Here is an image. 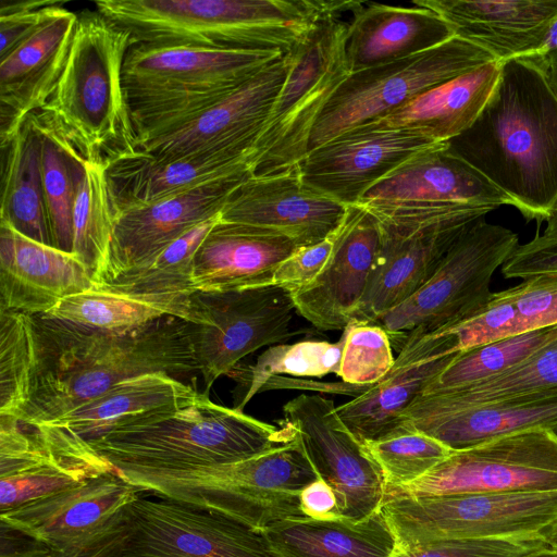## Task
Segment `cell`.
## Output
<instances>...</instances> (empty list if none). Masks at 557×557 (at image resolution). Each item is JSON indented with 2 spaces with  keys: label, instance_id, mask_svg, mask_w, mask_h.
<instances>
[{
  "label": "cell",
  "instance_id": "obj_36",
  "mask_svg": "<svg viewBox=\"0 0 557 557\" xmlns=\"http://www.w3.org/2000/svg\"><path fill=\"white\" fill-rule=\"evenodd\" d=\"M189 296L138 295L95 286L63 298L46 314L94 330L125 333L166 315L188 322Z\"/></svg>",
  "mask_w": 557,
  "mask_h": 557
},
{
  "label": "cell",
  "instance_id": "obj_4",
  "mask_svg": "<svg viewBox=\"0 0 557 557\" xmlns=\"http://www.w3.org/2000/svg\"><path fill=\"white\" fill-rule=\"evenodd\" d=\"M218 405L201 393L188 404L131 416L89 442L114 469H182L228 465L288 441L294 430Z\"/></svg>",
  "mask_w": 557,
  "mask_h": 557
},
{
  "label": "cell",
  "instance_id": "obj_41",
  "mask_svg": "<svg viewBox=\"0 0 557 557\" xmlns=\"http://www.w3.org/2000/svg\"><path fill=\"white\" fill-rule=\"evenodd\" d=\"M219 219L220 214L197 224L148 263L96 286L138 295H191L195 255Z\"/></svg>",
  "mask_w": 557,
  "mask_h": 557
},
{
  "label": "cell",
  "instance_id": "obj_45",
  "mask_svg": "<svg viewBox=\"0 0 557 557\" xmlns=\"http://www.w3.org/2000/svg\"><path fill=\"white\" fill-rule=\"evenodd\" d=\"M35 364L33 315L0 310V414L17 417L26 405Z\"/></svg>",
  "mask_w": 557,
  "mask_h": 557
},
{
  "label": "cell",
  "instance_id": "obj_8",
  "mask_svg": "<svg viewBox=\"0 0 557 557\" xmlns=\"http://www.w3.org/2000/svg\"><path fill=\"white\" fill-rule=\"evenodd\" d=\"M49 557H280L265 536L225 516L138 495L77 545Z\"/></svg>",
  "mask_w": 557,
  "mask_h": 557
},
{
  "label": "cell",
  "instance_id": "obj_57",
  "mask_svg": "<svg viewBox=\"0 0 557 557\" xmlns=\"http://www.w3.org/2000/svg\"><path fill=\"white\" fill-rule=\"evenodd\" d=\"M546 75H547V78L550 83V85L553 86L554 90L556 91L557 94V65L556 66H553L550 67L547 72H546Z\"/></svg>",
  "mask_w": 557,
  "mask_h": 557
},
{
  "label": "cell",
  "instance_id": "obj_35",
  "mask_svg": "<svg viewBox=\"0 0 557 557\" xmlns=\"http://www.w3.org/2000/svg\"><path fill=\"white\" fill-rule=\"evenodd\" d=\"M456 354L393 369L366 393L336 407L346 428L363 445L405 432L403 414Z\"/></svg>",
  "mask_w": 557,
  "mask_h": 557
},
{
  "label": "cell",
  "instance_id": "obj_32",
  "mask_svg": "<svg viewBox=\"0 0 557 557\" xmlns=\"http://www.w3.org/2000/svg\"><path fill=\"white\" fill-rule=\"evenodd\" d=\"M200 394L177 377L148 373L120 382L60 418L35 426L66 440L89 443L131 416L188 404Z\"/></svg>",
  "mask_w": 557,
  "mask_h": 557
},
{
  "label": "cell",
  "instance_id": "obj_2",
  "mask_svg": "<svg viewBox=\"0 0 557 557\" xmlns=\"http://www.w3.org/2000/svg\"><path fill=\"white\" fill-rule=\"evenodd\" d=\"M447 144L528 221L550 216L557 205V94L545 72L522 59L503 62L476 119Z\"/></svg>",
  "mask_w": 557,
  "mask_h": 557
},
{
  "label": "cell",
  "instance_id": "obj_40",
  "mask_svg": "<svg viewBox=\"0 0 557 557\" xmlns=\"http://www.w3.org/2000/svg\"><path fill=\"white\" fill-rule=\"evenodd\" d=\"M426 395L449 405L522 403L557 395V329L528 358L482 383Z\"/></svg>",
  "mask_w": 557,
  "mask_h": 557
},
{
  "label": "cell",
  "instance_id": "obj_29",
  "mask_svg": "<svg viewBox=\"0 0 557 557\" xmlns=\"http://www.w3.org/2000/svg\"><path fill=\"white\" fill-rule=\"evenodd\" d=\"M351 13L346 42L350 73L406 59L455 36L443 17L423 7L356 1Z\"/></svg>",
  "mask_w": 557,
  "mask_h": 557
},
{
  "label": "cell",
  "instance_id": "obj_27",
  "mask_svg": "<svg viewBox=\"0 0 557 557\" xmlns=\"http://www.w3.org/2000/svg\"><path fill=\"white\" fill-rule=\"evenodd\" d=\"M404 431L414 430L451 450L530 429H557V395L522 403L456 406L420 394L403 414Z\"/></svg>",
  "mask_w": 557,
  "mask_h": 557
},
{
  "label": "cell",
  "instance_id": "obj_44",
  "mask_svg": "<svg viewBox=\"0 0 557 557\" xmlns=\"http://www.w3.org/2000/svg\"><path fill=\"white\" fill-rule=\"evenodd\" d=\"M344 341L343 334L335 343L306 339L295 344L270 346L253 364L234 370L228 374L234 375L245 387L242 400L235 408L243 410L272 376L322 377L330 373L337 374Z\"/></svg>",
  "mask_w": 557,
  "mask_h": 557
},
{
  "label": "cell",
  "instance_id": "obj_7",
  "mask_svg": "<svg viewBox=\"0 0 557 557\" xmlns=\"http://www.w3.org/2000/svg\"><path fill=\"white\" fill-rule=\"evenodd\" d=\"M282 55L134 44L124 61L123 83L137 144L212 107Z\"/></svg>",
  "mask_w": 557,
  "mask_h": 557
},
{
  "label": "cell",
  "instance_id": "obj_25",
  "mask_svg": "<svg viewBox=\"0 0 557 557\" xmlns=\"http://www.w3.org/2000/svg\"><path fill=\"white\" fill-rule=\"evenodd\" d=\"M500 63L529 55L557 17V0H414Z\"/></svg>",
  "mask_w": 557,
  "mask_h": 557
},
{
  "label": "cell",
  "instance_id": "obj_24",
  "mask_svg": "<svg viewBox=\"0 0 557 557\" xmlns=\"http://www.w3.org/2000/svg\"><path fill=\"white\" fill-rule=\"evenodd\" d=\"M486 215L470 214L412 233H397L381 226L380 251L351 321L372 323L412 297L432 277L460 234Z\"/></svg>",
  "mask_w": 557,
  "mask_h": 557
},
{
  "label": "cell",
  "instance_id": "obj_17",
  "mask_svg": "<svg viewBox=\"0 0 557 557\" xmlns=\"http://www.w3.org/2000/svg\"><path fill=\"white\" fill-rule=\"evenodd\" d=\"M435 144L408 129L366 123L309 150L297 172L312 189L355 206L386 175Z\"/></svg>",
  "mask_w": 557,
  "mask_h": 557
},
{
  "label": "cell",
  "instance_id": "obj_39",
  "mask_svg": "<svg viewBox=\"0 0 557 557\" xmlns=\"http://www.w3.org/2000/svg\"><path fill=\"white\" fill-rule=\"evenodd\" d=\"M473 325L482 343L557 325V275L528 278L493 293Z\"/></svg>",
  "mask_w": 557,
  "mask_h": 557
},
{
  "label": "cell",
  "instance_id": "obj_21",
  "mask_svg": "<svg viewBox=\"0 0 557 557\" xmlns=\"http://www.w3.org/2000/svg\"><path fill=\"white\" fill-rule=\"evenodd\" d=\"M54 5L40 26L0 57V141L9 143L52 95L63 71L78 14Z\"/></svg>",
  "mask_w": 557,
  "mask_h": 557
},
{
  "label": "cell",
  "instance_id": "obj_30",
  "mask_svg": "<svg viewBox=\"0 0 557 557\" xmlns=\"http://www.w3.org/2000/svg\"><path fill=\"white\" fill-rule=\"evenodd\" d=\"M249 160V156L220 150L158 161L136 151L106 163V171L119 212L250 169Z\"/></svg>",
  "mask_w": 557,
  "mask_h": 557
},
{
  "label": "cell",
  "instance_id": "obj_11",
  "mask_svg": "<svg viewBox=\"0 0 557 557\" xmlns=\"http://www.w3.org/2000/svg\"><path fill=\"white\" fill-rule=\"evenodd\" d=\"M398 549L445 540L549 534L557 491L386 496L381 507Z\"/></svg>",
  "mask_w": 557,
  "mask_h": 557
},
{
  "label": "cell",
  "instance_id": "obj_28",
  "mask_svg": "<svg viewBox=\"0 0 557 557\" xmlns=\"http://www.w3.org/2000/svg\"><path fill=\"white\" fill-rule=\"evenodd\" d=\"M297 248L282 233L219 219L195 255V290L224 292L272 285L277 267Z\"/></svg>",
  "mask_w": 557,
  "mask_h": 557
},
{
  "label": "cell",
  "instance_id": "obj_20",
  "mask_svg": "<svg viewBox=\"0 0 557 557\" xmlns=\"http://www.w3.org/2000/svg\"><path fill=\"white\" fill-rule=\"evenodd\" d=\"M347 209L307 186L296 169L278 175L250 176L231 195L220 220L282 233L300 248L332 235Z\"/></svg>",
  "mask_w": 557,
  "mask_h": 557
},
{
  "label": "cell",
  "instance_id": "obj_14",
  "mask_svg": "<svg viewBox=\"0 0 557 557\" xmlns=\"http://www.w3.org/2000/svg\"><path fill=\"white\" fill-rule=\"evenodd\" d=\"M557 491V433L547 428L512 432L453 450L414 482L386 496Z\"/></svg>",
  "mask_w": 557,
  "mask_h": 557
},
{
  "label": "cell",
  "instance_id": "obj_3",
  "mask_svg": "<svg viewBox=\"0 0 557 557\" xmlns=\"http://www.w3.org/2000/svg\"><path fill=\"white\" fill-rule=\"evenodd\" d=\"M325 0H100L96 10L135 44L287 54L325 13Z\"/></svg>",
  "mask_w": 557,
  "mask_h": 557
},
{
  "label": "cell",
  "instance_id": "obj_50",
  "mask_svg": "<svg viewBox=\"0 0 557 557\" xmlns=\"http://www.w3.org/2000/svg\"><path fill=\"white\" fill-rule=\"evenodd\" d=\"M58 0L2 2L0 7V57L30 36Z\"/></svg>",
  "mask_w": 557,
  "mask_h": 557
},
{
  "label": "cell",
  "instance_id": "obj_16",
  "mask_svg": "<svg viewBox=\"0 0 557 557\" xmlns=\"http://www.w3.org/2000/svg\"><path fill=\"white\" fill-rule=\"evenodd\" d=\"M288 65V55L280 57L212 107L137 144L136 151L158 161L220 150L251 157Z\"/></svg>",
  "mask_w": 557,
  "mask_h": 557
},
{
  "label": "cell",
  "instance_id": "obj_5",
  "mask_svg": "<svg viewBox=\"0 0 557 557\" xmlns=\"http://www.w3.org/2000/svg\"><path fill=\"white\" fill-rule=\"evenodd\" d=\"M115 470L140 492L225 516L260 533L276 522L306 517L300 494L319 479L296 432L285 443L235 463Z\"/></svg>",
  "mask_w": 557,
  "mask_h": 557
},
{
  "label": "cell",
  "instance_id": "obj_31",
  "mask_svg": "<svg viewBox=\"0 0 557 557\" xmlns=\"http://www.w3.org/2000/svg\"><path fill=\"white\" fill-rule=\"evenodd\" d=\"M502 63L492 61L440 84L389 114L369 122L408 129L433 143H446L465 132L491 97Z\"/></svg>",
  "mask_w": 557,
  "mask_h": 557
},
{
  "label": "cell",
  "instance_id": "obj_37",
  "mask_svg": "<svg viewBox=\"0 0 557 557\" xmlns=\"http://www.w3.org/2000/svg\"><path fill=\"white\" fill-rule=\"evenodd\" d=\"M40 437L44 446L37 459L14 474L0 476V513L81 486L115 470L91 446L69 448Z\"/></svg>",
  "mask_w": 557,
  "mask_h": 557
},
{
  "label": "cell",
  "instance_id": "obj_15",
  "mask_svg": "<svg viewBox=\"0 0 557 557\" xmlns=\"http://www.w3.org/2000/svg\"><path fill=\"white\" fill-rule=\"evenodd\" d=\"M283 416L318 476L334 491L341 518L361 521L381 509L386 495L382 470L342 422L332 399L301 394L284 405Z\"/></svg>",
  "mask_w": 557,
  "mask_h": 557
},
{
  "label": "cell",
  "instance_id": "obj_49",
  "mask_svg": "<svg viewBox=\"0 0 557 557\" xmlns=\"http://www.w3.org/2000/svg\"><path fill=\"white\" fill-rule=\"evenodd\" d=\"M335 232L315 245L297 248L277 267L271 284L295 294L312 283L333 252Z\"/></svg>",
  "mask_w": 557,
  "mask_h": 557
},
{
  "label": "cell",
  "instance_id": "obj_58",
  "mask_svg": "<svg viewBox=\"0 0 557 557\" xmlns=\"http://www.w3.org/2000/svg\"><path fill=\"white\" fill-rule=\"evenodd\" d=\"M548 541L552 547L557 548V528L549 534Z\"/></svg>",
  "mask_w": 557,
  "mask_h": 557
},
{
  "label": "cell",
  "instance_id": "obj_43",
  "mask_svg": "<svg viewBox=\"0 0 557 557\" xmlns=\"http://www.w3.org/2000/svg\"><path fill=\"white\" fill-rule=\"evenodd\" d=\"M556 329L557 325L527 331L458 352L422 394L460 389L497 376L528 358Z\"/></svg>",
  "mask_w": 557,
  "mask_h": 557
},
{
  "label": "cell",
  "instance_id": "obj_19",
  "mask_svg": "<svg viewBox=\"0 0 557 557\" xmlns=\"http://www.w3.org/2000/svg\"><path fill=\"white\" fill-rule=\"evenodd\" d=\"M381 243L375 216L361 205L349 206L324 269L292 294L297 313L320 331H344L367 290Z\"/></svg>",
  "mask_w": 557,
  "mask_h": 557
},
{
  "label": "cell",
  "instance_id": "obj_52",
  "mask_svg": "<svg viewBox=\"0 0 557 557\" xmlns=\"http://www.w3.org/2000/svg\"><path fill=\"white\" fill-rule=\"evenodd\" d=\"M300 508L306 517L313 519L332 520L341 518L334 491L320 478L302 490Z\"/></svg>",
  "mask_w": 557,
  "mask_h": 557
},
{
  "label": "cell",
  "instance_id": "obj_1",
  "mask_svg": "<svg viewBox=\"0 0 557 557\" xmlns=\"http://www.w3.org/2000/svg\"><path fill=\"white\" fill-rule=\"evenodd\" d=\"M35 364L29 398L16 417L25 425L51 422L127 379L199 372L189 323L166 315L125 333L94 330L32 314Z\"/></svg>",
  "mask_w": 557,
  "mask_h": 557
},
{
  "label": "cell",
  "instance_id": "obj_22",
  "mask_svg": "<svg viewBox=\"0 0 557 557\" xmlns=\"http://www.w3.org/2000/svg\"><path fill=\"white\" fill-rule=\"evenodd\" d=\"M139 493L114 470L2 512L0 523L32 539L39 547L37 557H49L81 543Z\"/></svg>",
  "mask_w": 557,
  "mask_h": 557
},
{
  "label": "cell",
  "instance_id": "obj_48",
  "mask_svg": "<svg viewBox=\"0 0 557 557\" xmlns=\"http://www.w3.org/2000/svg\"><path fill=\"white\" fill-rule=\"evenodd\" d=\"M546 535L445 540L397 549L394 557H523L549 547Z\"/></svg>",
  "mask_w": 557,
  "mask_h": 557
},
{
  "label": "cell",
  "instance_id": "obj_47",
  "mask_svg": "<svg viewBox=\"0 0 557 557\" xmlns=\"http://www.w3.org/2000/svg\"><path fill=\"white\" fill-rule=\"evenodd\" d=\"M344 347L337 375L354 385H371L394 368L388 334L373 323L350 321L344 330Z\"/></svg>",
  "mask_w": 557,
  "mask_h": 557
},
{
  "label": "cell",
  "instance_id": "obj_13",
  "mask_svg": "<svg viewBox=\"0 0 557 557\" xmlns=\"http://www.w3.org/2000/svg\"><path fill=\"white\" fill-rule=\"evenodd\" d=\"M297 313L292 294L276 285L189 296V336L205 393L261 347L284 344Z\"/></svg>",
  "mask_w": 557,
  "mask_h": 557
},
{
  "label": "cell",
  "instance_id": "obj_55",
  "mask_svg": "<svg viewBox=\"0 0 557 557\" xmlns=\"http://www.w3.org/2000/svg\"><path fill=\"white\" fill-rule=\"evenodd\" d=\"M540 236L544 239L557 240V205L550 216L546 220V227Z\"/></svg>",
  "mask_w": 557,
  "mask_h": 557
},
{
  "label": "cell",
  "instance_id": "obj_51",
  "mask_svg": "<svg viewBox=\"0 0 557 557\" xmlns=\"http://www.w3.org/2000/svg\"><path fill=\"white\" fill-rule=\"evenodd\" d=\"M506 278L528 280L557 275V240L542 238L539 233L520 245L500 268Z\"/></svg>",
  "mask_w": 557,
  "mask_h": 557
},
{
  "label": "cell",
  "instance_id": "obj_33",
  "mask_svg": "<svg viewBox=\"0 0 557 557\" xmlns=\"http://www.w3.org/2000/svg\"><path fill=\"white\" fill-rule=\"evenodd\" d=\"M262 534L280 557H394L398 549L382 509L361 521L286 519Z\"/></svg>",
  "mask_w": 557,
  "mask_h": 557
},
{
  "label": "cell",
  "instance_id": "obj_34",
  "mask_svg": "<svg viewBox=\"0 0 557 557\" xmlns=\"http://www.w3.org/2000/svg\"><path fill=\"white\" fill-rule=\"evenodd\" d=\"M1 150L0 222L52 246L42 181V139L29 116Z\"/></svg>",
  "mask_w": 557,
  "mask_h": 557
},
{
  "label": "cell",
  "instance_id": "obj_56",
  "mask_svg": "<svg viewBox=\"0 0 557 557\" xmlns=\"http://www.w3.org/2000/svg\"><path fill=\"white\" fill-rule=\"evenodd\" d=\"M523 557H557V548L552 546L536 550Z\"/></svg>",
  "mask_w": 557,
  "mask_h": 557
},
{
  "label": "cell",
  "instance_id": "obj_38",
  "mask_svg": "<svg viewBox=\"0 0 557 557\" xmlns=\"http://www.w3.org/2000/svg\"><path fill=\"white\" fill-rule=\"evenodd\" d=\"M29 117L42 139V181L52 246L72 252L73 208L87 160L49 114L37 110Z\"/></svg>",
  "mask_w": 557,
  "mask_h": 557
},
{
  "label": "cell",
  "instance_id": "obj_26",
  "mask_svg": "<svg viewBox=\"0 0 557 557\" xmlns=\"http://www.w3.org/2000/svg\"><path fill=\"white\" fill-rule=\"evenodd\" d=\"M424 202L473 207L513 206V201L446 143L428 147L371 187L360 203ZM359 203V205H360Z\"/></svg>",
  "mask_w": 557,
  "mask_h": 557
},
{
  "label": "cell",
  "instance_id": "obj_18",
  "mask_svg": "<svg viewBox=\"0 0 557 557\" xmlns=\"http://www.w3.org/2000/svg\"><path fill=\"white\" fill-rule=\"evenodd\" d=\"M250 176V169H244L156 202L116 212L111 245L96 285L148 263L190 228L220 214L231 195Z\"/></svg>",
  "mask_w": 557,
  "mask_h": 557
},
{
  "label": "cell",
  "instance_id": "obj_59",
  "mask_svg": "<svg viewBox=\"0 0 557 557\" xmlns=\"http://www.w3.org/2000/svg\"><path fill=\"white\" fill-rule=\"evenodd\" d=\"M555 432L557 433V429L555 430Z\"/></svg>",
  "mask_w": 557,
  "mask_h": 557
},
{
  "label": "cell",
  "instance_id": "obj_23",
  "mask_svg": "<svg viewBox=\"0 0 557 557\" xmlns=\"http://www.w3.org/2000/svg\"><path fill=\"white\" fill-rule=\"evenodd\" d=\"M95 286L94 273L74 253L0 222V310L46 314L63 298Z\"/></svg>",
  "mask_w": 557,
  "mask_h": 557
},
{
  "label": "cell",
  "instance_id": "obj_6",
  "mask_svg": "<svg viewBox=\"0 0 557 557\" xmlns=\"http://www.w3.org/2000/svg\"><path fill=\"white\" fill-rule=\"evenodd\" d=\"M132 35L96 11L78 14L65 65L47 103L49 114L86 160L104 164L136 152L123 83Z\"/></svg>",
  "mask_w": 557,
  "mask_h": 557
},
{
  "label": "cell",
  "instance_id": "obj_10",
  "mask_svg": "<svg viewBox=\"0 0 557 557\" xmlns=\"http://www.w3.org/2000/svg\"><path fill=\"white\" fill-rule=\"evenodd\" d=\"M518 246L515 232L480 218L460 234L412 297L372 323L385 330L399 351L410 339L475 314L493 295V274Z\"/></svg>",
  "mask_w": 557,
  "mask_h": 557
},
{
  "label": "cell",
  "instance_id": "obj_42",
  "mask_svg": "<svg viewBox=\"0 0 557 557\" xmlns=\"http://www.w3.org/2000/svg\"><path fill=\"white\" fill-rule=\"evenodd\" d=\"M115 216L106 164L87 160L73 208L72 253L91 270L96 281L109 252Z\"/></svg>",
  "mask_w": 557,
  "mask_h": 557
},
{
  "label": "cell",
  "instance_id": "obj_12",
  "mask_svg": "<svg viewBox=\"0 0 557 557\" xmlns=\"http://www.w3.org/2000/svg\"><path fill=\"white\" fill-rule=\"evenodd\" d=\"M496 61L458 36L384 65L350 73L326 103L309 150L359 125L381 119L429 89Z\"/></svg>",
  "mask_w": 557,
  "mask_h": 557
},
{
  "label": "cell",
  "instance_id": "obj_9",
  "mask_svg": "<svg viewBox=\"0 0 557 557\" xmlns=\"http://www.w3.org/2000/svg\"><path fill=\"white\" fill-rule=\"evenodd\" d=\"M347 9L322 15L289 53L288 71L249 160L255 177L297 169L309 151L314 125L338 86L350 74L346 59Z\"/></svg>",
  "mask_w": 557,
  "mask_h": 557
},
{
  "label": "cell",
  "instance_id": "obj_46",
  "mask_svg": "<svg viewBox=\"0 0 557 557\" xmlns=\"http://www.w3.org/2000/svg\"><path fill=\"white\" fill-rule=\"evenodd\" d=\"M364 446L382 470L386 490L414 482L453 451L437 440L414 430Z\"/></svg>",
  "mask_w": 557,
  "mask_h": 557
},
{
  "label": "cell",
  "instance_id": "obj_54",
  "mask_svg": "<svg viewBox=\"0 0 557 557\" xmlns=\"http://www.w3.org/2000/svg\"><path fill=\"white\" fill-rule=\"evenodd\" d=\"M518 59L530 62L545 73L557 65V17L552 23L541 47L533 53Z\"/></svg>",
  "mask_w": 557,
  "mask_h": 557
},
{
  "label": "cell",
  "instance_id": "obj_53",
  "mask_svg": "<svg viewBox=\"0 0 557 557\" xmlns=\"http://www.w3.org/2000/svg\"><path fill=\"white\" fill-rule=\"evenodd\" d=\"M371 385H354L341 382H318L309 380H299L276 375L270 377L262 386L261 392L276 388H295V389H309L311 392L327 393V394H343L348 396H359L371 388Z\"/></svg>",
  "mask_w": 557,
  "mask_h": 557
}]
</instances>
